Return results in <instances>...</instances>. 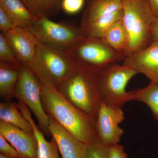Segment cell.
Returning a JSON list of instances; mask_svg holds the SVG:
<instances>
[{
	"label": "cell",
	"mask_w": 158,
	"mask_h": 158,
	"mask_svg": "<svg viewBox=\"0 0 158 158\" xmlns=\"http://www.w3.org/2000/svg\"><path fill=\"white\" fill-rule=\"evenodd\" d=\"M70 52L77 61L101 70L106 66L123 61L127 56L113 49L102 38L81 40Z\"/></svg>",
	"instance_id": "cell-8"
},
{
	"label": "cell",
	"mask_w": 158,
	"mask_h": 158,
	"mask_svg": "<svg viewBox=\"0 0 158 158\" xmlns=\"http://www.w3.org/2000/svg\"><path fill=\"white\" fill-rule=\"evenodd\" d=\"M121 0H88L82 15L81 28H84L103 19L110 14L123 9Z\"/></svg>",
	"instance_id": "cell-14"
},
{
	"label": "cell",
	"mask_w": 158,
	"mask_h": 158,
	"mask_svg": "<svg viewBox=\"0 0 158 158\" xmlns=\"http://www.w3.org/2000/svg\"><path fill=\"white\" fill-rule=\"evenodd\" d=\"M0 153L9 158H20L17 150L1 135H0Z\"/></svg>",
	"instance_id": "cell-25"
},
{
	"label": "cell",
	"mask_w": 158,
	"mask_h": 158,
	"mask_svg": "<svg viewBox=\"0 0 158 158\" xmlns=\"http://www.w3.org/2000/svg\"><path fill=\"white\" fill-rule=\"evenodd\" d=\"M138 73L117 62L100 70L99 88L102 101L111 106L122 108L133 100L131 91L126 90L128 83Z\"/></svg>",
	"instance_id": "cell-5"
},
{
	"label": "cell",
	"mask_w": 158,
	"mask_h": 158,
	"mask_svg": "<svg viewBox=\"0 0 158 158\" xmlns=\"http://www.w3.org/2000/svg\"><path fill=\"white\" fill-rule=\"evenodd\" d=\"M14 27H15L6 11L0 6V30L1 32L4 34Z\"/></svg>",
	"instance_id": "cell-26"
},
{
	"label": "cell",
	"mask_w": 158,
	"mask_h": 158,
	"mask_svg": "<svg viewBox=\"0 0 158 158\" xmlns=\"http://www.w3.org/2000/svg\"><path fill=\"white\" fill-rule=\"evenodd\" d=\"M17 106L23 115L31 123L37 142L38 158H60L59 148L53 138L50 141L45 139L42 131H40L31 116L30 110L22 102L19 101Z\"/></svg>",
	"instance_id": "cell-15"
},
{
	"label": "cell",
	"mask_w": 158,
	"mask_h": 158,
	"mask_svg": "<svg viewBox=\"0 0 158 158\" xmlns=\"http://www.w3.org/2000/svg\"><path fill=\"white\" fill-rule=\"evenodd\" d=\"M41 99L48 115L80 141L89 144L98 138L95 120L71 103L53 86L41 84Z\"/></svg>",
	"instance_id": "cell-1"
},
{
	"label": "cell",
	"mask_w": 158,
	"mask_h": 158,
	"mask_svg": "<svg viewBox=\"0 0 158 158\" xmlns=\"http://www.w3.org/2000/svg\"><path fill=\"white\" fill-rule=\"evenodd\" d=\"M0 120L13 125L27 132L33 133L31 123L18 109L17 103L11 101L1 103Z\"/></svg>",
	"instance_id": "cell-18"
},
{
	"label": "cell",
	"mask_w": 158,
	"mask_h": 158,
	"mask_svg": "<svg viewBox=\"0 0 158 158\" xmlns=\"http://www.w3.org/2000/svg\"><path fill=\"white\" fill-rule=\"evenodd\" d=\"M125 119L121 108L111 106L102 101L95 121L98 136L108 147L118 144L124 134L119 124Z\"/></svg>",
	"instance_id": "cell-9"
},
{
	"label": "cell",
	"mask_w": 158,
	"mask_h": 158,
	"mask_svg": "<svg viewBox=\"0 0 158 158\" xmlns=\"http://www.w3.org/2000/svg\"><path fill=\"white\" fill-rule=\"evenodd\" d=\"M122 2H124V1H126V0H121Z\"/></svg>",
	"instance_id": "cell-31"
},
{
	"label": "cell",
	"mask_w": 158,
	"mask_h": 158,
	"mask_svg": "<svg viewBox=\"0 0 158 158\" xmlns=\"http://www.w3.org/2000/svg\"><path fill=\"white\" fill-rule=\"evenodd\" d=\"M3 34L19 62L29 64L35 56L38 43L34 34L27 29L19 27H15Z\"/></svg>",
	"instance_id": "cell-13"
},
{
	"label": "cell",
	"mask_w": 158,
	"mask_h": 158,
	"mask_svg": "<svg viewBox=\"0 0 158 158\" xmlns=\"http://www.w3.org/2000/svg\"><path fill=\"white\" fill-rule=\"evenodd\" d=\"M123 22L128 34L127 56L143 49L152 40L151 29L156 18L146 0H126L123 2Z\"/></svg>",
	"instance_id": "cell-4"
},
{
	"label": "cell",
	"mask_w": 158,
	"mask_h": 158,
	"mask_svg": "<svg viewBox=\"0 0 158 158\" xmlns=\"http://www.w3.org/2000/svg\"><path fill=\"white\" fill-rule=\"evenodd\" d=\"M0 135L17 150L20 158H38L37 142L34 133L27 132L13 125L0 120Z\"/></svg>",
	"instance_id": "cell-11"
},
{
	"label": "cell",
	"mask_w": 158,
	"mask_h": 158,
	"mask_svg": "<svg viewBox=\"0 0 158 158\" xmlns=\"http://www.w3.org/2000/svg\"><path fill=\"white\" fill-rule=\"evenodd\" d=\"M48 116L51 135L56 142L62 158H86L88 144L77 139L55 118Z\"/></svg>",
	"instance_id": "cell-12"
},
{
	"label": "cell",
	"mask_w": 158,
	"mask_h": 158,
	"mask_svg": "<svg viewBox=\"0 0 158 158\" xmlns=\"http://www.w3.org/2000/svg\"><path fill=\"white\" fill-rule=\"evenodd\" d=\"M123 64L143 74L150 82L158 84V40H153L145 48L128 55Z\"/></svg>",
	"instance_id": "cell-10"
},
{
	"label": "cell",
	"mask_w": 158,
	"mask_h": 158,
	"mask_svg": "<svg viewBox=\"0 0 158 158\" xmlns=\"http://www.w3.org/2000/svg\"><path fill=\"white\" fill-rule=\"evenodd\" d=\"M133 100L144 103L149 108L158 121V84L150 82L144 88L131 90Z\"/></svg>",
	"instance_id": "cell-20"
},
{
	"label": "cell",
	"mask_w": 158,
	"mask_h": 158,
	"mask_svg": "<svg viewBox=\"0 0 158 158\" xmlns=\"http://www.w3.org/2000/svg\"><path fill=\"white\" fill-rule=\"evenodd\" d=\"M99 71L77 61L73 69L57 89L71 103L95 121L102 102L99 88Z\"/></svg>",
	"instance_id": "cell-2"
},
{
	"label": "cell",
	"mask_w": 158,
	"mask_h": 158,
	"mask_svg": "<svg viewBox=\"0 0 158 158\" xmlns=\"http://www.w3.org/2000/svg\"><path fill=\"white\" fill-rule=\"evenodd\" d=\"M0 158H11L8 157L6 156H4V155L2 154V153H0Z\"/></svg>",
	"instance_id": "cell-30"
},
{
	"label": "cell",
	"mask_w": 158,
	"mask_h": 158,
	"mask_svg": "<svg viewBox=\"0 0 158 158\" xmlns=\"http://www.w3.org/2000/svg\"><path fill=\"white\" fill-rule=\"evenodd\" d=\"M85 0H62L61 8L66 13L74 14L81 9Z\"/></svg>",
	"instance_id": "cell-24"
},
{
	"label": "cell",
	"mask_w": 158,
	"mask_h": 158,
	"mask_svg": "<svg viewBox=\"0 0 158 158\" xmlns=\"http://www.w3.org/2000/svg\"><path fill=\"white\" fill-rule=\"evenodd\" d=\"M70 52L61 50L38 41L34 59L28 65L42 84L58 89L76 65Z\"/></svg>",
	"instance_id": "cell-3"
},
{
	"label": "cell",
	"mask_w": 158,
	"mask_h": 158,
	"mask_svg": "<svg viewBox=\"0 0 158 158\" xmlns=\"http://www.w3.org/2000/svg\"><path fill=\"white\" fill-rule=\"evenodd\" d=\"M0 61L19 68L21 64L9 46L3 33L0 34Z\"/></svg>",
	"instance_id": "cell-22"
},
{
	"label": "cell",
	"mask_w": 158,
	"mask_h": 158,
	"mask_svg": "<svg viewBox=\"0 0 158 158\" xmlns=\"http://www.w3.org/2000/svg\"><path fill=\"white\" fill-rule=\"evenodd\" d=\"M24 5L37 19L48 18L61 7L62 0H21Z\"/></svg>",
	"instance_id": "cell-21"
},
{
	"label": "cell",
	"mask_w": 158,
	"mask_h": 158,
	"mask_svg": "<svg viewBox=\"0 0 158 158\" xmlns=\"http://www.w3.org/2000/svg\"><path fill=\"white\" fill-rule=\"evenodd\" d=\"M0 6L6 11L15 27L28 28L37 20L21 0H0Z\"/></svg>",
	"instance_id": "cell-16"
},
{
	"label": "cell",
	"mask_w": 158,
	"mask_h": 158,
	"mask_svg": "<svg viewBox=\"0 0 158 158\" xmlns=\"http://www.w3.org/2000/svg\"><path fill=\"white\" fill-rule=\"evenodd\" d=\"M86 158H110L109 147L103 144L98 138L88 144Z\"/></svg>",
	"instance_id": "cell-23"
},
{
	"label": "cell",
	"mask_w": 158,
	"mask_h": 158,
	"mask_svg": "<svg viewBox=\"0 0 158 158\" xmlns=\"http://www.w3.org/2000/svg\"><path fill=\"white\" fill-rule=\"evenodd\" d=\"M19 69L0 62V96L9 101L15 98V88L19 77Z\"/></svg>",
	"instance_id": "cell-17"
},
{
	"label": "cell",
	"mask_w": 158,
	"mask_h": 158,
	"mask_svg": "<svg viewBox=\"0 0 158 158\" xmlns=\"http://www.w3.org/2000/svg\"><path fill=\"white\" fill-rule=\"evenodd\" d=\"M152 40H158V19H156L153 23L151 29Z\"/></svg>",
	"instance_id": "cell-29"
},
{
	"label": "cell",
	"mask_w": 158,
	"mask_h": 158,
	"mask_svg": "<svg viewBox=\"0 0 158 158\" xmlns=\"http://www.w3.org/2000/svg\"><path fill=\"white\" fill-rule=\"evenodd\" d=\"M19 72V78L15 88V98L34 113L44 134L51 136L49 117L44 109L41 101V83L27 64L21 63Z\"/></svg>",
	"instance_id": "cell-7"
},
{
	"label": "cell",
	"mask_w": 158,
	"mask_h": 158,
	"mask_svg": "<svg viewBox=\"0 0 158 158\" xmlns=\"http://www.w3.org/2000/svg\"><path fill=\"white\" fill-rule=\"evenodd\" d=\"M28 30L39 42L53 48L70 52L84 38L81 27L58 23L48 18L38 19Z\"/></svg>",
	"instance_id": "cell-6"
},
{
	"label": "cell",
	"mask_w": 158,
	"mask_h": 158,
	"mask_svg": "<svg viewBox=\"0 0 158 158\" xmlns=\"http://www.w3.org/2000/svg\"><path fill=\"white\" fill-rule=\"evenodd\" d=\"M102 39L114 49L126 54L129 38L122 19L113 23L105 32Z\"/></svg>",
	"instance_id": "cell-19"
},
{
	"label": "cell",
	"mask_w": 158,
	"mask_h": 158,
	"mask_svg": "<svg viewBox=\"0 0 158 158\" xmlns=\"http://www.w3.org/2000/svg\"><path fill=\"white\" fill-rule=\"evenodd\" d=\"M153 14L158 19V0H146Z\"/></svg>",
	"instance_id": "cell-28"
},
{
	"label": "cell",
	"mask_w": 158,
	"mask_h": 158,
	"mask_svg": "<svg viewBox=\"0 0 158 158\" xmlns=\"http://www.w3.org/2000/svg\"><path fill=\"white\" fill-rule=\"evenodd\" d=\"M109 158H127V155L123 146L118 144L109 147Z\"/></svg>",
	"instance_id": "cell-27"
}]
</instances>
